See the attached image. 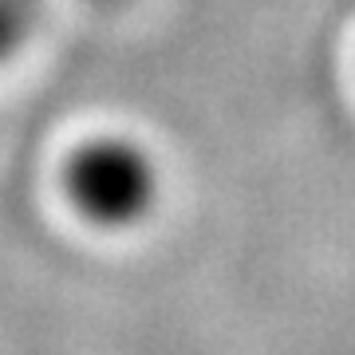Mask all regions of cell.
Masks as SVG:
<instances>
[{"label": "cell", "mask_w": 355, "mask_h": 355, "mask_svg": "<svg viewBox=\"0 0 355 355\" xmlns=\"http://www.w3.org/2000/svg\"><path fill=\"white\" fill-rule=\"evenodd\" d=\"M64 193L103 229H127L158 202L154 158L130 139H91L64 166Z\"/></svg>", "instance_id": "6da1fadb"}, {"label": "cell", "mask_w": 355, "mask_h": 355, "mask_svg": "<svg viewBox=\"0 0 355 355\" xmlns=\"http://www.w3.org/2000/svg\"><path fill=\"white\" fill-rule=\"evenodd\" d=\"M28 32V0H0V60L12 55Z\"/></svg>", "instance_id": "7a4b0ae2"}]
</instances>
